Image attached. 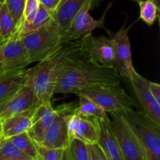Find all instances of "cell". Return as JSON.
Listing matches in <instances>:
<instances>
[{
	"instance_id": "obj_9",
	"label": "cell",
	"mask_w": 160,
	"mask_h": 160,
	"mask_svg": "<svg viewBox=\"0 0 160 160\" xmlns=\"http://www.w3.org/2000/svg\"><path fill=\"white\" fill-rule=\"evenodd\" d=\"M59 111L49 128L47 130L40 145L50 149H64L69 145L67 118L73 113L76 107L73 104L59 106Z\"/></svg>"
},
{
	"instance_id": "obj_35",
	"label": "cell",
	"mask_w": 160,
	"mask_h": 160,
	"mask_svg": "<svg viewBox=\"0 0 160 160\" xmlns=\"http://www.w3.org/2000/svg\"><path fill=\"white\" fill-rule=\"evenodd\" d=\"M3 138L2 136V122L0 121V141Z\"/></svg>"
},
{
	"instance_id": "obj_4",
	"label": "cell",
	"mask_w": 160,
	"mask_h": 160,
	"mask_svg": "<svg viewBox=\"0 0 160 160\" xmlns=\"http://www.w3.org/2000/svg\"><path fill=\"white\" fill-rule=\"evenodd\" d=\"M63 35L53 20L31 32L20 35L30 64L39 62L62 44Z\"/></svg>"
},
{
	"instance_id": "obj_28",
	"label": "cell",
	"mask_w": 160,
	"mask_h": 160,
	"mask_svg": "<svg viewBox=\"0 0 160 160\" xmlns=\"http://www.w3.org/2000/svg\"><path fill=\"white\" fill-rule=\"evenodd\" d=\"M39 6H40L39 0H26L20 28L22 26L30 24L33 21L38 11Z\"/></svg>"
},
{
	"instance_id": "obj_27",
	"label": "cell",
	"mask_w": 160,
	"mask_h": 160,
	"mask_svg": "<svg viewBox=\"0 0 160 160\" xmlns=\"http://www.w3.org/2000/svg\"><path fill=\"white\" fill-rule=\"evenodd\" d=\"M69 147L73 160H89L87 144L74 138L69 142Z\"/></svg>"
},
{
	"instance_id": "obj_12",
	"label": "cell",
	"mask_w": 160,
	"mask_h": 160,
	"mask_svg": "<svg viewBox=\"0 0 160 160\" xmlns=\"http://www.w3.org/2000/svg\"><path fill=\"white\" fill-rule=\"evenodd\" d=\"M0 63L12 70L23 69L30 64L19 29L0 45Z\"/></svg>"
},
{
	"instance_id": "obj_14",
	"label": "cell",
	"mask_w": 160,
	"mask_h": 160,
	"mask_svg": "<svg viewBox=\"0 0 160 160\" xmlns=\"http://www.w3.org/2000/svg\"><path fill=\"white\" fill-rule=\"evenodd\" d=\"M69 142L72 139L80 140L87 144H97L99 130L95 118L81 117L71 113L67 118Z\"/></svg>"
},
{
	"instance_id": "obj_39",
	"label": "cell",
	"mask_w": 160,
	"mask_h": 160,
	"mask_svg": "<svg viewBox=\"0 0 160 160\" xmlns=\"http://www.w3.org/2000/svg\"><path fill=\"white\" fill-rule=\"evenodd\" d=\"M5 1H6V0H0V4H2V3H4Z\"/></svg>"
},
{
	"instance_id": "obj_24",
	"label": "cell",
	"mask_w": 160,
	"mask_h": 160,
	"mask_svg": "<svg viewBox=\"0 0 160 160\" xmlns=\"http://www.w3.org/2000/svg\"><path fill=\"white\" fill-rule=\"evenodd\" d=\"M52 20V13L47 10L44 6H42L40 4L38 11L33 21L30 24L26 25V26H22L20 28V35H23L35 31V30L46 25L47 24H48Z\"/></svg>"
},
{
	"instance_id": "obj_2",
	"label": "cell",
	"mask_w": 160,
	"mask_h": 160,
	"mask_svg": "<svg viewBox=\"0 0 160 160\" xmlns=\"http://www.w3.org/2000/svg\"><path fill=\"white\" fill-rule=\"evenodd\" d=\"M81 54V41L62 42L51 54L30 68L28 83L40 103H51L59 74L64 64Z\"/></svg>"
},
{
	"instance_id": "obj_29",
	"label": "cell",
	"mask_w": 160,
	"mask_h": 160,
	"mask_svg": "<svg viewBox=\"0 0 160 160\" xmlns=\"http://www.w3.org/2000/svg\"><path fill=\"white\" fill-rule=\"evenodd\" d=\"M37 160H62L63 149H50L36 144Z\"/></svg>"
},
{
	"instance_id": "obj_30",
	"label": "cell",
	"mask_w": 160,
	"mask_h": 160,
	"mask_svg": "<svg viewBox=\"0 0 160 160\" xmlns=\"http://www.w3.org/2000/svg\"><path fill=\"white\" fill-rule=\"evenodd\" d=\"M89 160H108L102 149L97 144H88Z\"/></svg>"
},
{
	"instance_id": "obj_34",
	"label": "cell",
	"mask_w": 160,
	"mask_h": 160,
	"mask_svg": "<svg viewBox=\"0 0 160 160\" xmlns=\"http://www.w3.org/2000/svg\"><path fill=\"white\" fill-rule=\"evenodd\" d=\"M9 71H12V69L8 68L7 67H6V66L3 65L2 64H1V63H0V75H2V74H4V73H6V72H9Z\"/></svg>"
},
{
	"instance_id": "obj_23",
	"label": "cell",
	"mask_w": 160,
	"mask_h": 160,
	"mask_svg": "<svg viewBox=\"0 0 160 160\" xmlns=\"http://www.w3.org/2000/svg\"><path fill=\"white\" fill-rule=\"evenodd\" d=\"M9 139L19 150L23 152L25 155L32 158H36L37 157L36 143H34V141L30 137L28 132L12 136Z\"/></svg>"
},
{
	"instance_id": "obj_15",
	"label": "cell",
	"mask_w": 160,
	"mask_h": 160,
	"mask_svg": "<svg viewBox=\"0 0 160 160\" xmlns=\"http://www.w3.org/2000/svg\"><path fill=\"white\" fill-rule=\"evenodd\" d=\"M98 125L99 136L97 144L103 152L108 160H124L109 115L102 119H95Z\"/></svg>"
},
{
	"instance_id": "obj_16",
	"label": "cell",
	"mask_w": 160,
	"mask_h": 160,
	"mask_svg": "<svg viewBox=\"0 0 160 160\" xmlns=\"http://www.w3.org/2000/svg\"><path fill=\"white\" fill-rule=\"evenodd\" d=\"M29 75L30 68L9 71L0 75V106L27 84Z\"/></svg>"
},
{
	"instance_id": "obj_36",
	"label": "cell",
	"mask_w": 160,
	"mask_h": 160,
	"mask_svg": "<svg viewBox=\"0 0 160 160\" xmlns=\"http://www.w3.org/2000/svg\"><path fill=\"white\" fill-rule=\"evenodd\" d=\"M153 2L155 3V4L157 6V7L159 8V9H160V0H152Z\"/></svg>"
},
{
	"instance_id": "obj_19",
	"label": "cell",
	"mask_w": 160,
	"mask_h": 160,
	"mask_svg": "<svg viewBox=\"0 0 160 160\" xmlns=\"http://www.w3.org/2000/svg\"><path fill=\"white\" fill-rule=\"evenodd\" d=\"M59 108L58 107L45 117L39 119L37 122H33L30 130L28 131V133L34 143L37 144H42L47 130L54 121L55 118L59 113Z\"/></svg>"
},
{
	"instance_id": "obj_22",
	"label": "cell",
	"mask_w": 160,
	"mask_h": 160,
	"mask_svg": "<svg viewBox=\"0 0 160 160\" xmlns=\"http://www.w3.org/2000/svg\"><path fill=\"white\" fill-rule=\"evenodd\" d=\"M32 158L19 150L9 138L0 141V160H27Z\"/></svg>"
},
{
	"instance_id": "obj_3",
	"label": "cell",
	"mask_w": 160,
	"mask_h": 160,
	"mask_svg": "<svg viewBox=\"0 0 160 160\" xmlns=\"http://www.w3.org/2000/svg\"><path fill=\"white\" fill-rule=\"evenodd\" d=\"M145 151L147 160H160V126L143 111L134 108L119 112Z\"/></svg>"
},
{
	"instance_id": "obj_6",
	"label": "cell",
	"mask_w": 160,
	"mask_h": 160,
	"mask_svg": "<svg viewBox=\"0 0 160 160\" xmlns=\"http://www.w3.org/2000/svg\"><path fill=\"white\" fill-rule=\"evenodd\" d=\"M80 41L81 56L98 65L114 67V44L110 38L89 33Z\"/></svg>"
},
{
	"instance_id": "obj_32",
	"label": "cell",
	"mask_w": 160,
	"mask_h": 160,
	"mask_svg": "<svg viewBox=\"0 0 160 160\" xmlns=\"http://www.w3.org/2000/svg\"><path fill=\"white\" fill-rule=\"evenodd\" d=\"M148 87L152 95L154 97L156 101L160 104V85L153 82H148Z\"/></svg>"
},
{
	"instance_id": "obj_8",
	"label": "cell",
	"mask_w": 160,
	"mask_h": 160,
	"mask_svg": "<svg viewBox=\"0 0 160 160\" xmlns=\"http://www.w3.org/2000/svg\"><path fill=\"white\" fill-rule=\"evenodd\" d=\"M130 28H125L124 25L117 32H109V38L114 44V68L120 76L128 77L136 71L132 62L131 42L128 32Z\"/></svg>"
},
{
	"instance_id": "obj_1",
	"label": "cell",
	"mask_w": 160,
	"mask_h": 160,
	"mask_svg": "<svg viewBox=\"0 0 160 160\" xmlns=\"http://www.w3.org/2000/svg\"><path fill=\"white\" fill-rule=\"evenodd\" d=\"M120 85V76L114 67L98 65L80 54L69 60L61 69L54 94H76L86 88Z\"/></svg>"
},
{
	"instance_id": "obj_37",
	"label": "cell",
	"mask_w": 160,
	"mask_h": 160,
	"mask_svg": "<svg viewBox=\"0 0 160 160\" xmlns=\"http://www.w3.org/2000/svg\"><path fill=\"white\" fill-rule=\"evenodd\" d=\"M3 42H4V41H3L1 35H0V45H2V43H3Z\"/></svg>"
},
{
	"instance_id": "obj_21",
	"label": "cell",
	"mask_w": 160,
	"mask_h": 160,
	"mask_svg": "<svg viewBox=\"0 0 160 160\" xmlns=\"http://www.w3.org/2000/svg\"><path fill=\"white\" fill-rule=\"evenodd\" d=\"M17 30L13 18L6 4H0V35L3 41L8 40Z\"/></svg>"
},
{
	"instance_id": "obj_33",
	"label": "cell",
	"mask_w": 160,
	"mask_h": 160,
	"mask_svg": "<svg viewBox=\"0 0 160 160\" xmlns=\"http://www.w3.org/2000/svg\"><path fill=\"white\" fill-rule=\"evenodd\" d=\"M62 160H73L69 145L67 146V147H66L65 148L63 149V151H62Z\"/></svg>"
},
{
	"instance_id": "obj_13",
	"label": "cell",
	"mask_w": 160,
	"mask_h": 160,
	"mask_svg": "<svg viewBox=\"0 0 160 160\" xmlns=\"http://www.w3.org/2000/svg\"><path fill=\"white\" fill-rule=\"evenodd\" d=\"M40 104L37 96L27 83L12 98L0 106V121L34 110Z\"/></svg>"
},
{
	"instance_id": "obj_7",
	"label": "cell",
	"mask_w": 160,
	"mask_h": 160,
	"mask_svg": "<svg viewBox=\"0 0 160 160\" xmlns=\"http://www.w3.org/2000/svg\"><path fill=\"white\" fill-rule=\"evenodd\" d=\"M116 137L124 160H147L145 151L119 113H109Z\"/></svg>"
},
{
	"instance_id": "obj_10",
	"label": "cell",
	"mask_w": 160,
	"mask_h": 160,
	"mask_svg": "<svg viewBox=\"0 0 160 160\" xmlns=\"http://www.w3.org/2000/svg\"><path fill=\"white\" fill-rule=\"evenodd\" d=\"M94 0H88L83 7L80 9L72 21L68 31L62 37L63 42H72L81 39L86 35L92 33L95 28H106L105 27V16L98 20H95L89 13L92 9Z\"/></svg>"
},
{
	"instance_id": "obj_18",
	"label": "cell",
	"mask_w": 160,
	"mask_h": 160,
	"mask_svg": "<svg viewBox=\"0 0 160 160\" xmlns=\"http://www.w3.org/2000/svg\"><path fill=\"white\" fill-rule=\"evenodd\" d=\"M34 111V109L1 121L3 138H10L21 133H27L32 125Z\"/></svg>"
},
{
	"instance_id": "obj_40",
	"label": "cell",
	"mask_w": 160,
	"mask_h": 160,
	"mask_svg": "<svg viewBox=\"0 0 160 160\" xmlns=\"http://www.w3.org/2000/svg\"><path fill=\"white\" fill-rule=\"evenodd\" d=\"M27 160H37V158H29V159H27Z\"/></svg>"
},
{
	"instance_id": "obj_38",
	"label": "cell",
	"mask_w": 160,
	"mask_h": 160,
	"mask_svg": "<svg viewBox=\"0 0 160 160\" xmlns=\"http://www.w3.org/2000/svg\"><path fill=\"white\" fill-rule=\"evenodd\" d=\"M132 1H134V2H135V3H140L141 2H142V0H132Z\"/></svg>"
},
{
	"instance_id": "obj_17",
	"label": "cell",
	"mask_w": 160,
	"mask_h": 160,
	"mask_svg": "<svg viewBox=\"0 0 160 160\" xmlns=\"http://www.w3.org/2000/svg\"><path fill=\"white\" fill-rule=\"evenodd\" d=\"M88 0H61L56 10L52 13V20L65 35L72 21Z\"/></svg>"
},
{
	"instance_id": "obj_5",
	"label": "cell",
	"mask_w": 160,
	"mask_h": 160,
	"mask_svg": "<svg viewBox=\"0 0 160 160\" xmlns=\"http://www.w3.org/2000/svg\"><path fill=\"white\" fill-rule=\"evenodd\" d=\"M78 96H85L106 113H119L134 108L135 101L120 86H101L86 88L77 93Z\"/></svg>"
},
{
	"instance_id": "obj_20",
	"label": "cell",
	"mask_w": 160,
	"mask_h": 160,
	"mask_svg": "<svg viewBox=\"0 0 160 160\" xmlns=\"http://www.w3.org/2000/svg\"><path fill=\"white\" fill-rule=\"evenodd\" d=\"M79 103L75 108L73 113L81 117L95 118L102 119L108 115L102 108L98 106L96 103L85 96H78Z\"/></svg>"
},
{
	"instance_id": "obj_31",
	"label": "cell",
	"mask_w": 160,
	"mask_h": 160,
	"mask_svg": "<svg viewBox=\"0 0 160 160\" xmlns=\"http://www.w3.org/2000/svg\"><path fill=\"white\" fill-rule=\"evenodd\" d=\"M60 1L61 0H39L40 4L42 6H44L47 10L52 13V14L56 10V9L59 6Z\"/></svg>"
},
{
	"instance_id": "obj_11",
	"label": "cell",
	"mask_w": 160,
	"mask_h": 160,
	"mask_svg": "<svg viewBox=\"0 0 160 160\" xmlns=\"http://www.w3.org/2000/svg\"><path fill=\"white\" fill-rule=\"evenodd\" d=\"M129 82L138 100L143 108V112L160 126V104L152 95L148 87V80L134 71L129 77Z\"/></svg>"
},
{
	"instance_id": "obj_26",
	"label": "cell",
	"mask_w": 160,
	"mask_h": 160,
	"mask_svg": "<svg viewBox=\"0 0 160 160\" xmlns=\"http://www.w3.org/2000/svg\"><path fill=\"white\" fill-rule=\"evenodd\" d=\"M25 2L26 0H6L5 4L8 10L13 18L17 29H20L22 23L23 9H24Z\"/></svg>"
},
{
	"instance_id": "obj_25",
	"label": "cell",
	"mask_w": 160,
	"mask_h": 160,
	"mask_svg": "<svg viewBox=\"0 0 160 160\" xmlns=\"http://www.w3.org/2000/svg\"><path fill=\"white\" fill-rule=\"evenodd\" d=\"M140 18L148 26H152L156 22L159 16V9L152 0H145L139 3Z\"/></svg>"
}]
</instances>
